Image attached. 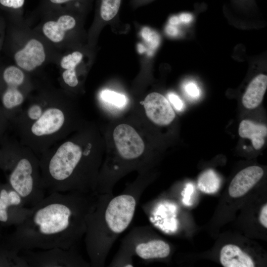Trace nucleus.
<instances>
[{
  "mask_svg": "<svg viewBox=\"0 0 267 267\" xmlns=\"http://www.w3.org/2000/svg\"><path fill=\"white\" fill-rule=\"evenodd\" d=\"M267 88V76L259 74L249 84L242 98L243 106L247 109L257 107L262 102Z\"/></svg>",
  "mask_w": 267,
  "mask_h": 267,
  "instance_id": "nucleus-15",
  "label": "nucleus"
},
{
  "mask_svg": "<svg viewBox=\"0 0 267 267\" xmlns=\"http://www.w3.org/2000/svg\"><path fill=\"white\" fill-rule=\"evenodd\" d=\"M166 31L168 34L172 36H175L178 34V29L176 26L171 25H167L166 28Z\"/></svg>",
  "mask_w": 267,
  "mask_h": 267,
  "instance_id": "nucleus-29",
  "label": "nucleus"
},
{
  "mask_svg": "<svg viewBox=\"0 0 267 267\" xmlns=\"http://www.w3.org/2000/svg\"><path fill=\"white\" fill-rule=\"evenodd\" d=\"M264 171L257 166L248 167L238 172L231 180L228 188L229 195L240 197L247 193L262 178Z\"/></svg>",
  "mask_w": 267,
  "mask_h": 267,
  "instance_id": "nucleus-13",
  "label": "nucleus"
},
{
  "mask_svg": "<svg viewBox=\"0 0 267 267\" xmlns=\"http://www.w3.org/2000/svg\"><path fill=\"white\" fill-rule=\"evenodd\" d=\"M97 195L77 192L49 193L30 207L24 221L2 242L18 252L77 248L86 231L87 219L95 206Z\"/></svg>",
  "mask_w": 267,
  "mask_h": 267,
  "instance_id": "nucleus-1",
  "label": "nucleus"
},
{
  "mask_svg": "<svg viewBox=\"0 0 267 267\" xmlns=\"http://www.w3.org/2000/svg\"><path fill=\"white\" fill-rule=\"evenodd\" d=\"M238 134L242 138L250 139L254 148L259 150L265 143L267 127L262 124L256 123L249 120H244L239 124Z\"/></svg>",
  "mask_w": 267,
  "mask_h": 267,
  "instance_id": "nucleus-17",
  "label": "nucleus"
},
{
  "mask_svg": "<svg viewBox=\"0 0 267 267\" xmlns=\"http://www.w3.org/2000/svg\"><path fill=\"white\" fill-rule=\"evenodd\" d=\"M68 98L67 91L61 88L36 83L21 110L11 120L19 141L38 157L67 137L72 124Z\"/></svg>",
  "mask_w": 267,
  "mask_h": 267,
  "instance_id": "nucleus-2",
  "label": "nucleus"
},
{
  "mask_svg": "<svg viewBox=\"0 0 267 267\" xmlns=\"http://www.w3.org/2000/svg\"><path fill=\"white\" fill-rule=\"evenodd\" d=\"M135 189L113 196L98 194L95 206L89 214L85 232L86 249L92 266H101L115 239L132 222L137 204Z\"/></svg>",
  "mask_w": 267,
  "mask_h": 267,
  "instance_id": "nucleus-4",
  "label": "nucleus"
},
{
  "mask_svg": "<svg viewBox=\"0 0 267 267\" xmlns=\"http://www.w3.org/2000/svg\"><path fill=\"white\" fill-rule=\"evenodd\" d=\"M199 189L207 193L216 192L220 186L221 179L213 170H208L203 172L198 179Z\"/></svg>",
  "mask_w": 267,
  "mask_h": 267,
  "instance_id": "nucleus-20",
  "label": "nucleus"
},
{
  "mask_svg": "<svg viewBox=\"0 0 267 267\" xmlns=\"http://www.w3.org/2000/svg\"><path fill=\"white\" fill-rule=\"evenodd\" d=\"M2 79L5 88L1 96V106L7 119L12 120L34 89L36 82L32 76L15 65L4 69Z\"/></svg>",
  "mask_w": 267,
  "mask_h": 267,
  "instance_id": "nucleus-8",
  "label": "nucleus"
},
{
  "mask_svg": "<svg viewBox=\"0 0 267 267\" xmlns=\"http://www.w3.org/2000/svg\"><path fill=\"white\" fill-rule=\"evenodd\" d=\"M75 8H60L35 13L39 23L33 29L53 48L62 53L69 33L77 25Z\"/></svg>",
  "mask_w": 267,
  "mask_h": 267,
  "instance_id": "nucleus-7",
  "label": "nucleus"
},
{
  "mask_svg": "<svg viewBox=\"0 0 267 267\" xmlns=\"http://www.w3.org/2000/svg\"><path fill=\"white\" fill-rule=\"evenodd\" d=\"M30 211L23 198L7 183L0 185V223L18 225Z\"/></svg>",
  "mask_w": 267,
  "mask_h": 267,
  "instance_id": "nucleus-10",
  "label": "nucleus"
},
{
  "mask_svg": "<svg viewBox=\"0 0 267 267\" xmlns=\"http://www.w3.org/2000/svg\"><path fill=\"white\" fill-rule=\"evenodd\" d=\"M62 54L22 19L20 41L13 56L15 65L33 77L50 61L57 63Z\"/></svg>",
  "mask_w": 267,
  "mask_h": 267,
  "instance_id": "nucleus-6",
  "label": "nucleus"
},
{
  "mask_svg": "<svg viewBox=\"0 0 267 267\" xmlns=\"http://www.w3.org/2000/svg\"><path fill=\"white\" fill-rule=\"evenodd\" d=\"M168 97L170 102L177 110L181 111L182 110L183 103L177 95L171 93L169 94Z\"/></svg>",
  "mask_w": 267,
  "mask_h": 267,
  "instance_id": "nucleus-26",
  "label": "nucleus"
},
{
  "mask_svg": "<svg viewBox=\"0 0 267 267\" xmlns=\"http://www.w3.org/2000/svg\"></svg>",
  "mask_w": 267,
  "mask_h": 267,
  "instance_id": "nucleus-31",
  "label": "nucleus"
},
{
  "mask_svg": "<svg viewBox=\"0 0 267 267\" xmlns=\"http://www.w3.org/2000/svg\"><path fill=\"white\" fill-rule=\"evenodd\" d=\"M29 267H89L77 248L65 249L54 247L40 251L25 249L19 252Z\"/></svg>",
  "mask_w": 267,
  "mask_h": 267,
  "instance_id": "nucleus-9",
  "label": "nucleus"
},
{
  "mask_svg": "<svg viewBox=\"0 0 267 267\" xmlns=\"http://www.w3.org/2000/svg\"><path fill=\"white\" fill-rule=\"evenodd\" d=\"M144 107L147 117L158 125H168L175 118L169 102L160 93L152 92L148 94L144 101Z\"/></svg>",
  "mask_w": 267,
  "mask_h": 267,
  "instance_id": "nucleus-12",
  "label": "nucleus"
},
{
  "mask_svg": "<svg viewBox=\"0 0 267 267\" xmlns=\"http://www.w3.org/2000/svg\"><path fill=\"white\" fill-rule=\"evenodd\" d=\"M259 220L262 225L267 228V205L266 204L262 207L259 216Z\"/></svg>",
  "mask_w": 267,
  "mask_h": 267,
  "instance_id": "nucleus-27",
  "label": "nucleus"
},
{
  "mask_svg": "<svg viewBox=\"0 0 267 267\" xmlns=\"http://www.w3.org/2000/svg\"><path fill=\"white\" fill-rule=\"evenodd\" d=\"M141 36L146 42L151 51H154L159 46L160 37L154 30L148 27H145L141 30Z\"/></svg>",
  "mask_w": 267,
  "mask_h": 267,
  "instance_id": "nucleus-23",
  "label": "nucleus"
},
{
  "mask_svg": "<svg viewBox=\"0 0 267 267\" xmlns=\"http://www.w3.org/2000/svg\"><path fill=\"white\" fill-rule=\"evenodd\" d=\"M83 58V54L79 51L62 54L57 62L61 88H74L78 85L77 68L81 63Z\"/></svg>",
  "mask_w": 267,
  "mask_h": 267,
  "instance_id": "nucleus-14",
  "label": "nucleus"
},
{
  "mask_svg": "<svg viewBox=\"0 0 267 267\" xmlns=\"http://www.w3.org/2000/svg\"><path fill=\"white\" fill-rule=\"evenodd\" d=\"M169 24L171 25L177 26L180 23L178 16H173L169 19Z\"/></svg>",
  "mask_w": 267,
  "mask_h": 267,
  "instance_id": "nucleus-30",
  "label": "nucleus"
},
{
  "mask_svg": "<svg viewBox=\"0 0 267 267\" xmlns=\"http://www.w3.org/2000/svg\"><path fill=\"white\" fill-rule=\"evenodd\" d=\"M0 267H29L19 252L0 243Z\"/></svg>",
  "mask_w": 267,
  "mask_h": 267,
  "instance_id": "nucleus-19",
  "label": "nucleus"
},
{
  "mask_svg": "<svg viewBox=\"0 0 267 267\" xmlns=\"http://www.w3.org/2000/svg\"><path fill=\"white\" fill-rule=\"evenodd\" d=\"M0 168L5 173L7 182L33 207L45 196L39 158L19 141L8 144L0 151Z\"/></svg>",
  "mask_w": 267,
  "mask_h": 267,
  "instance_id": "nucleus-5",
  "label": "nucleus"
},
{
  "mask_svg": "<svg viewBox=\"0 0 267 267\" xmlns=\"http://www.w3.org/2000/svg\"><path fill=\"white\" fill-rule=\"evenodd\" d=\"M87 0H42L35 13L60 8H76L82 6Z\"/></svg>",
  "mask_w": 267,
  "mask_h": 267,
  "instance_id": "nucleus-21",
  "label": "nucleus"
},
{
  "mask_svg": "<svg viewBox=\"0 0 267 267\" xmlns=\"http://www.w3.org/2000/svg\"><path fill=\"white\" fill-rule=\"evenodd\" d=\"M104 101L118 107L124 106L127 102L125 95L110 90H104L101 93Z\"/></svg>",
  "mask_w": 267,
  "mask_h": 267,
  "instance_id": "nucleus-22",
  "label": "nucleus"
},
{
  "mask_svg": "<svg viewBox=\"0 0 267 267\" xmlns=\"http://www.w3.org/2000/svg\"><path fill=\"white\" fill-rule=\"evenodd\" d=\"M220 260L221 264L224 267H255L251 257L238 246L233 244H227L222 248Z\"/></svg>",
  "mask_w": 267,
  "mask_h": 267,
  "instance_id": "nucleus-16",
  "label": "nucleus"
},
{
  "mask_svg": "<svg viewBox=\"0 0 267 267\" xmlns=\"http://www.w3.org/2000/svg\"><path fill=\"white\" fill-rule=\"evenodd\" d=\"M186 93L192 98H197L200 95L198 86L193 82H188L184 86Z\"/></svg>",
  "mask_w": 267,
  "mask_h": 267,
  "instance_id": "nucleus-25",
  "label": "nucleus"
},
{
  "mask_svg": "<svg viewBox=\"0 0 267 267\" xmlns=\"http://www.w3.org/2000/svg\"><path fill=\"white\" fill-rule=\"evenodd\" d=\"M83 145L66 137L39 156L42 178L48 193H96L91 144Z\"/></svg>",
  "mask_w": 267,
  "mask_h": 267,
  "instance_id": "nucleus-3",
  "label": "nucleus"
},
{
  "mask_svg": "<svg viewBox=\"0 0 267 267\" xmlns=\"http://www.w3.org/2000/svg\"><path fill=\"white\" fill-rule=\"evenodd\" d=\"M170 251L169 245L159 239L140 243L135 247L136 254L143 260L164 258L169 255Z\"/></svg>",
  "mask_w": 267,
  "mask_h": 267,
  "instance_id": "nucleus-18",
  "label": "nucleus"
},
{
  "mask_svg": "<svg viewBox=\"0 0 267 267\" xmlns=\"http://www.w3.org/2000/svg\"><path fill=\"white\" fill-rule=\"evenodd\" d=\"M178 16L180 22L183 23L190 22L193 18L192 15L190 13L186 12L182 13Z\"/></svg>",
  "mask_w": 267,
  "mask_h": 267,
  "instance_id": "nucleus-28",
  "label": "nucleus"
},
{
  "mask_svg": "<svg viewBox=\"0 0 267 267\" xmlns=\"http://www.w3.org/2000/svg\"><path fill=\"white\" fill-rule=\"evenodd\" d=\"M25 2V0H0L1 6L16 11L20 16H22Z\"/></svg>",
  "mask_w": 267,
  "mask_h": 267,
  "instance_id": "nucleus-24",
  "label": "nucleus"
},
{
  "mask_svg": "<svg viewBox=\"0 0 267 267\" xmlns=\"http://www.w3.org/2000/svg\"><path fill=\"white\" fill-rule=\"evenodd\" d=\"M113 138L119 154L126 160L136 159L144 150L143 140L136 131L127 124H120L115 128Z\"/></svg>",
  "mask_w": 267,
  "mask_h": 267,
  "instance_id": "nucleus-11",
  "label": "nucleus"
}]
</instances>
